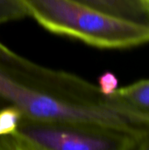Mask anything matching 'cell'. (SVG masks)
Instances as JSON below:
<instances>
[{"mask_svg":"<svg viewBox=\"0 0 149 150\" xmlns=\"http://www.w3.org/2000/svg\"><path fill=\"white\" fill-rule=\"evenodd\" d=\"M8 107L25 119L111 129L139 142L146 136L113 94H104L75 74L27 60L0 41V111Z\"/></svg>","mask_w":149,"mask_h":150,"instance_id":"obj_1","label":"cell"},{"mask_svg":"<svg viewBox=\"0 0 149 150\" xmlns=\"http://www.w3.org/2000/svg\"><path fill=\"white\" fill-rule=\"evenodd\" d=\"M46 30L104 49L149 44V24L112 16L76 0H16Z\"/></svg>","mask_w":149,"mask_h":150,"instance_id":"obj_2","label":"cell"},{"mask_svg":"<svg viewBox=\"0 0 149 150\" xmlns=\"http://www.w3.org/2000/svg\"><path fill=\"white\" fill-rule=\"evenodd\" d=\"M138 140L126 134L77 123L21 118L0 135V150H131Z\"/></svg>","mask_w":149,"mask_h":150,"instance_id":"obj_3","label":"cell"},{"mask_svg":"<svg viewBox=\"0 0 149 150\" xmlns=\"http://www.w3.org/2000/svg\"><path fill=\"white\" fill-rule=\"evenodd\" d=\"M112 94L129 116L149 133V79L118 88Z\"/></svg>","mask_w":149,"mask_h":150,"instance_id":"obj_4","label":"cell"},{"mask_svg":"<svg viewBox=\"0 0 149 150\" xmlns=\"http://www.w3.org/2000/svg\"><path fill=\"white\" fill-rule=\"evenodd\" d=\"M119 18L149 24V8L141 0H76Z\"/></svg>","mask_w":149,"mask_h":150,"instance_id":"obj_5","label":"cell"},{"mask_svg":"<svg viewBox=\"0 0 149 150\" xmlns=\"http://www.w3.org/2000/svg\"><path fill=\"white\" fill-rule=\"evenodd\" d=\"M22 113L16 108L8 107L0 111V135L13 132L18 127Z\"/></svg>","mask_w":149,"mask_h":150,"instance_id":"obj_6","label":"cell"},{"mask_svg":"<svg viewBox=\"0 0 149 150\" xmlns=\"http://www.w3.org/2000/svg\"><path fill=\"white\" fill-rule=\"evenodd\" d=\"M25 17V12L16 0H0V24Z\"/></svg>","mask_w":149,"mask_h":150,"instance_id":"obj_7","label":"cell"},{"mask_svg":"<svg viewBox=\"0 0 149 150\" xmlns=\"http://www.w3.org/2000/svg\"><path fill=\"white\" fill-rule=\"evenodd\" d=\"M118 83L116 76L111 72H105L98 79V87L105 95L112 94L119 88Z\"/></svg>","mask_w":149,"mask_h":150,"instance_id":"obj_8","label":"cell"},{"mask_svg":"<svg viewBox=\"0 0 149 150\" xmlns=\"http://www.w3.org/2000/svg\"><path fill=\"white\" fill-rule=\"evenodd\" d=\"M137 149L139 150H149V135L142 139L137 147Z\"/></svg>","mask_w":149,"mask_h":150,"instance_id":"obj_9","label":"cell"},{"mask_svg":"<svg viewBox=\"0 0 149 150\" xmlns=\"http://www.w3.org/2000/svg\"><path fill=\"white\" fill-rule=\"evenodd\" d=\"M142 2H143V4L147 6V7H148L149 8V0H141Z\"/></svg>","mask_w":149,"mask_h":150,"instance_id":"obj_10","label":"cell"}]
</instances>
